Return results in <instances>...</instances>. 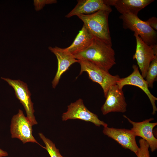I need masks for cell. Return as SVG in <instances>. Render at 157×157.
I'll use <instances>...</instances> for the list:
<instances>
[{"label":"cell","instance_id":"cell-6","mask_svg":"<svg viewBox=\"0 0 157 157\" xmlns=\"http://www.w3.org/2000/svg\"><path fill=\"white\" fill-rule=\"evenodd\" d=\"M136 49L133 58L137 61L142 76L145 78L151 62L157 56V44L149 45L137 34L134 33Z\"/></svg>","mask_w":157,"mask_h":157},{"label":"cell","instance_id":"cell-12","mask_svg":"<svg viewBox=\"0 0 157 157\" xmlns=\"http://www.w3.org/2000/svg\"><path fill=\"white\" fill-rule=\"evenodd\" d=\"M123 116L132 124L133 127L131 130L133 131L136 136L141 137L146 140L152 152L156 151L157 149V139L154 135L153 130L157 125V122H150L154 120V118H151L141 122H136L132 121L124 115Z\"/></svg>","mask_w":157,"mask_h":157},{"label":"cell","instance_id":"cell-17","mask_svg":"<svg viewBox=\"0 0 157 157\" xmlns=\"http://www.w3.org/2000/svg\"><path fill=\"white\" fill-rule=\"evenodd\" d=\"M157 76V56L151 63L146 76L149 88H152Z\"/></svg>","mask_w":157,"mask_h":157},{"label":"cell","instance_id":"cell-16","mask_svg":"<svg viewBox=\"0 0 157 157\" xmlns=\"http://www.w3.org/2000/svg\"><path fill=\"white\" fill-rule=\"evenodd\" d=\"M94 38L88 29L83 24L72 44L65 48L68 52L74 55L88 47Z\"/></svg>","mask_w":157,"mask_h":157},{"label":"cell","instance_id":"cell-14","mask_svg":"<svg viewBox=\"0 0 157 157\" xmlns=\"http://www.w3.org/2000/svg\"><path fill=\"white\" fill-rule=\"evenodd\" d=\"M74 8L66 16L70 18L74 16L88 15L101 10L112 11L110 6L106 5L104 0H79Z\"/></svg>","mask_w":157,"mask_h":157},{"label":"cell","instance_id":"cell-9","mask_svg":"<svg viewBox=\"0 0 157 157\" xmlns=\"http://www.w3.org/2000/svg\"><path fill=\"white\" fill-rule=\"evenodd\" d=\"M105 98L106 101L101 108L103 115L111 112L123 113L126 111L127 104L123 92L117 84L110 87Z\"/></svg>","mask_w":157,"mask_h":157},{"label":"cell","instance_id":"cell-8","mask_svg":"<svg viewBox=\"0 0 157 157\" xmlns=\"http://www.w3.org/2000/svg\"><path fill=\"white\" fill-rule=\"evenodd\" d=\"M13 88L16 97L23 106L27 117L33 125L38 124L34 115L33 104L31 98V93L27 84L19 80H14L1 77Z\"/></svg>","mask_w":157,"mask_h":157},{"label":"cell","instance_id":"cell-15","mask_svg":"<svg viewBox=\"0 0 157 157\" xmlns=\"http://www.w3.org/2000/svg\"><path fill=\"white\" fill-rule=\"evenodd\" d=\"M105 4L114 6L121 14L138 15L139 12L154 1L153 0H104Z\"/></svg>","mask_w":157,"mask_h":157},{"label":"cell","instance_id":"cell-19","mask_svg":"<svg viewBox=\"0 0 157 157\" xmlns=\"http://www.w3.org/2000/svg\"><path fill=\"white\" fill-rule=\"evenodd\" d=\"M140 147L135 154L137 157H150L149 151V146L147 142L141 138L139 141Z\"/></svg>","mask_w":157,"mask_h":157},{"label":"cell","instance_id":"cell-10","mask_svg":"<svg viewBox=\"0 0 157 157\" xmlns=\"http://www.w3.org/2000/svg\"><path fill=\"white\" fill-rule=\"evenodd\" d=\"M133 71L129 75L125 78H120L116 84L119 88L122 89L126 85H132L138 87L142 90L149 98L153 108L152 114L154 115L157 111L155 102L157 98L153 95L149 90L147 83L140 73L138 67L133 64L132 66Z\"/></svg>","mask_w":157,"mask_h":157},{"label":"cell","instance_id":"cell-18","mask_svg":"<svg viewBox=\"0 0 157 157\" xmlns=\"http://www.w3.org/2000/svg\"><path fill=\"white\" fill-rule=\"evenodd\" d=\"M38 135L45 144L44 149L47 151L51 157H64L61 155L59 149L51 140L46 138L42 133H39Z\"/></svg>","mask_w":157,"mask_h":157},{"label":"cell","instance_id":"cell-11","mask_svg":"<svg viewBox=\"0 0 157 157\" xmlns=\"http://www.w3.org/2000/svg\"><path fill=\"white\" fill-rule=\"evenodd\" d=\"M103 133L115 141L121 146L125 149H129L135 154L138 151L139 147L136 141V136L131 130L125 129H117L104 127Z\"/></svg>","mask_w":157,"mask_h":157},{"label":"cell","instance_id":"cell-21","mask_svg":"<svg viewBox=\"0 0 157 157\" xmlns=\"http://www.w3.org/2000/svg\"><path fill=\"white\" fill-rule=\"evenodd\" d=\"M149 25L156 31L157 30V19L155 17H152L146 21Z\"/></svg>","mask_w":157,"mask_h":157},{"label":"cell","instance_id":"cell-13","mask_svg":"<svg viewBox=\"0 0 157 157\" xmlns=\"http://www.w3.org/2000/svg\"><path fill=\"white\" fill-rule=\"evenodd\" d=\"M49 49L56 56L58 60V69L55 76L52 81V86L56 88L59 83L62 75L69 69L73 64L78 63L74 55L66 50L57 46L49 47Z\"/></svg>","mask_w":157,"mask_h":157},{"label":"cell","instance_id":"cell-5","mask_svg":"<svg viewBox=\"0 0 157 157\" xmlns=\"http://www.w3.org/2000/svg\"><path fill=\"white\" fill-rule=\"evenodd\" d=\"M33 125L23 111L19 109L18 113L14 115L11 120L10 132L12 138H17L20 140L23 144L28 142L35 143L40 144L33 135Z\"/></svg>","mask_w":157,"mask_h":157},{"label":"cell","instance_id":"cell-4","mask_svg":"<svg viewBox=\"0 0 157 157\" xmlns=\"http://www.w3.org/2000/svg\"><path fill=\"white\" fill-rule=\"evenodd\" d=\"M80 65L79 75L86 72L89 78L92 81L98 83L103 89L105 97L110 87L116 84L120 79L118 75H113L106 71L86 60H78Z\"/></svg>","mask_w":157,"mask_h":157},{"label":"cell","instance_id":"cell-22","mask_svg":"<svg viewBox=\"0 0 157 157\" xmlns=\"http://www.w3.org/2000/svg\"><path fill=\"white\" fill-rule=\"evenodd\" d=\"M8 155V153L0 148V157H6Z\"/></svg>","mask_w":157,"mask_h":157},{"label":"cell","instance_id":"cell-3","mask_svg":"<svg viewBox=\"0 0 157 157\" xmlns=\"http://www.w3.org/2000/svg\"><path fill=\"white\" fill-rule=\"evenodd\" d=\"M119 18L122 22L123 28L129 29L138 35L149 45L157 44L156 31L151 28L146 21L140 19L138 15L130 13L121 14Z\"/></svg>","mask_w":157,"mask_h":157},{"label":"cell","instance_id":"cell-2","mask_svg":"<svg viewBox=\"0 0 157 157\" xmlns=\"http://www.w3.org/2000/svg\"><path fill=\"white\" fill-rule=\"evenodd\" d=\"M111 12L101 10L88 15L77 16L94 37L112 45L108 23Z\"/></svg>","mask_w":157,"mask_h":157},{"label":"cell","instance_id":"cell-7","mask_svg":"<svg viewBox=\"0 0 157 157\" xmlns=\"http://www.w3.org/2000/svg\"><path fill=\"white\" fill-rule=\"evenodd\" d=\"M67 107V111L62 114V118L63 121L69 119H78L91 122L99 127L101 125L104 127L108 126V124L100 120L97 115L88 109L81 99L71 103Z\"/></svg>","mask_w":157,"mask_h":157},{"label":"cell","instance_id":"cell-1","mask_svg":"<svg viewBox=\"0 0 157 157\" xmlns=\"http://www.w3.org/2000/svg\"><path fill=\"white\" fill-rule=\"evenodd\" d=\"M74 55L78 60H87L108 71L116 63L112 45L95 37L88 47Z\"/></svg>","mask_w":157,"mask_h":157},{"label":"cell","instance_id":"cell-20","mask_svg":"<svg viewBox=\"0 0 157 157\" xmlns=\"http://www.w3.org/2000/svg\"><path fill=\"white\" fill-rule=\"evenodd\" d=\"M33 4L36 11H39L46 5L55 3L57 2L56 0H34Z\"/></svg>","mask_w":157,"mask_h":157}]
</instances>
